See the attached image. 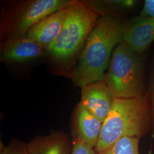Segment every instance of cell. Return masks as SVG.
<instances>
[{
	"instance_id": "9a60e30c",
	"label": "cell",
	"mask_w": 154,
	"mask_h": 154,
	"mask_svg": "<svg viewBox=\"0 0 154 154\" xmlns=\"http://www.w3.org/2000/svg\"><path fill=\"white\" fill-rule=\"evenodd\" d=\"M142 17H154V0H146L139 15Z\"/></svg>"
},
{
	"instance_id": "52a82bcc",
	"label": "cell",
	"mask_w": 154,
	"mask_h": 154,
	"mask_svg": "<svg viewBox=\"0 0 154 154\" xmlns=\"http://www.w3.org/2000/svg\"><path fill=\"white\" fill-rule=\"evenodd\" d=\"M102 125V123L79 102L72 119L73 138L95 149L99 140Z\"/></svg>"
},
{
	"instance_id": "30bf717a",
	"label": "cell",
	"mask_w": 154,
	"mask_h": 154,
	"mask_svg": "<svg viewBox=\"0 0 154 154\" xmlns=\"http://www.w3.org/2000/svg\"><path fill=\"white\" fill-rule=\"evenodd\" d=\"M66 14L67 7L55 11L30 28L23 35L48 48L61 33Z\"/></svg>"
},
{
	"instance_id": "5bb4252c",
	"label": "cell",
	"mask_w": 154,
	"mask_h": 154,
	"mask_svg": "<svg viewBox=\"0 0 154 154\" xmlns=\"http://www.w3.org/2000/svg\"><path fill=\"white\" fill-rule=\"evenodd\" d=\"M71 154H98L95 149L89 147L81 140L73 138Z\"/></svg>"
},
{
	"instance_id": "9c48e42d",
	"label": "cell",
	"mask_w": 154,
	"mask_h": 154,
	"mask_svg": "<svg viewBox=\"0 0 154 154\" xmlns=\"http://www.w3.org/2000/svg\"><path fill=\"white\" fill-rule=\"evenodd\" d=\"M46 47L25 35L9 39L1 52V61L5 62H24L42 55Z\"/></svg>"
},
{
	"instance_id": "4fadbf2b",
	"label": "cell",
	"mask_w": 154,
	"mask_h": 154,
	"mask_svg": "<svg viewBox=\"0 0 154 154\" xmlns=\"http://www.w3.org/2000/svg\"><path fill=\"white\" fill-rule=\"evenodd\" d=\"M0 154H30L27 143L15 139H12L7 146L1 142Z\"/></svg>"
},
{
	"instance_id": "8fae6325",
	"label": "cell",
	"mask_w": 154,
	"mask_h": 154,
	"mask_svg": "<svg viewBox=\"0 0 154 154\" xmlns=\"http://www.w3.org/2000/svg\"><path fill=\"white\" fill-rule=\"evenodd\" d=\"M27 144L30 154H72L70 138L60 131H53L46 135L35 137Z\"/></svg>"
},
{
	"instance_id": "3957f363",
	"label": "cell",
	"mask_w": 154,
	"mask_h": 154,
	"mask_svg": "<svg viewBox=\"0 0 154 154\" xmlns=\"http://www.w3.org/2000/svg\"><path fill=\"white\" fill-rule=\"evenodd\" d=\"M143 63L140 54L124 41L113 51L105 82L116 98H133L143 93Z\"/></svg>"
},
{
	"instance_id": "5b68a950",
	"label": "cell",
	"mask_w": 154,
	"mask_h": 154,
	"mask_svg": "<svg viewBox=\"0 0 154 154\" xmlns=\"http://www.w3.org/2000/svg\"><path fill=\"white\" fill-rule=\"evenodd\" d=\"M72 2L70 0H34L26 2L16 16L9 39L22 37L39 21L67 7Z\"/></svg>"
},
{
	"instance_id": "8992f818",
	"label": "cell",
	"mask_w": 154,
	"mask_h": 154,
	"mask_svg": "<svg viewBox=\"0 0 154 154\" xmlns=\"http://www.w3.org/2000/svg\"><path fill=\"white\" fill-rule=\"evenodd\" d=\"M81 88L80 103L103 123L111 110L116 98L105 81L89 83Z\"/></svg>"
},
{
	"instance_id": "7a4b0ae2",
	"label": "cell",
	"mask_w": 154,
	"mask_h": 154,
	"mask_svg": "<svg viewBox=\"0 0 154 154\" xmlns=\"http://www.w3.org/2000/svg\"><path fill=\"white\" fill-rule=\"evenodd\" d=\"M153 128L149 93L133 98H115L111 110L102 123L95 150L100 152L122 138H143Z\"/></svg>"
},
{
	"instance_id": "6da1fadb",
	"label": "cell",
	"mask_w": 154,
	"mask_h": 154,
	"mask_svg": "<svg viewBox=\"0 0 154 154\" xmlns=\"http://www.w3.org/2000/svg\"><path fill=\"white\" fill-rule=\"evenodd\" d=\"M123 41V26L115 17H101L86 39L72 75L74 84L82 88L89 83L105 81V71L112 50Z\"/></svg>"
},
{
	"instance_id": "2e32d148",
	"label": "cell",
	"mask_w": 154,
	"mask_h": 154,
	"mask_svg": "<svg viewBox=\"0 0 154 154\" xmlns=\"http://www.w3.org/2000/svg\"><path fill=\"white\" fill-rule=\"evenodd\" d=\"M149 100H150V105H151V109L152 123H153V126H154V74L153 79H152V87H151V91L149 93Z\"/></svg>"
},
{
	"instance_id": "7c38bea8",
	"label": "cell",
	"mask_w": 154,
	"mask_h": 154,
	"mask_svg": "<svg viewBox=\"0 0 154 154\" xmlns=\"http://www.w3.org/2000/svg\"><path fill=\"white\" fill-rule=\"evenodd\" d=\"M139 140L134 137L122 138L98 154H139Z\"/></svg>"
},
{
	"instance_id": "ba28073f",
	"label": "cell",
	"mask_w": 154,
	"mask_h": 154,
	"mask_svg": "<svg viewBox=\"0 0 154 154\" xmlns=\"http://www.w3.org/2000/svg\"><path fill=\"white\" fill-rule=\"evenodd\" d=\"M123 41L137 53L147 49L154 42V17L139 16L123 26Z\"/></svg>"
},
{
	"instance_id": "277c9868",
	"label": "cell",
	"mask_w": 154,
	"mask_h": 154,
	"mask_svg": "<svg viewBox=\"0 0 154 154\" xmlns=\"http://www.w3.org/2000/svg\"><path fill=\"white\" fill-rule=\"evenodd\" d=\"M99 13L87 2L73 1L67 7V14L58 38L47 50L54 58H71L91 32L98 20Z\"/></svg>"
}]
</instances>
